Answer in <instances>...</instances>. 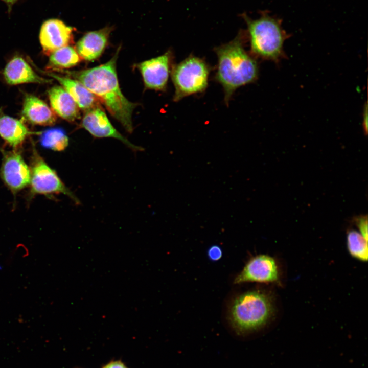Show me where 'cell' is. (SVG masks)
Listing matches in <instances>:
<instances>
[{
    "instance_id": "cell-7",
    "label": "cell",
    "mask_w": 368,
    "mask_h": 368,
    "mask_svg": "<svg viewBox=\"0 0 368 368\" xmlns=\"http://www.w3.org/2000/svg\"><path fill=\"white\" fill-rule=\"evenodd\" d=\"M2 152L1 177L7 188L13 193H16L30 185V168L16 150Z\"/></svg>"
},
{
    "instance_id": "cell-2",
    "label": "cell",
    "mask_w": 368,
    "mask_h": 368,
    "mask_svg": "<svg viewBox=\"0 0 368 368\" xmlns=\"http://www.w3.org/2000/svg\"><path fill=\"white\" fill-rule=\"evenodd\" d=\"M246 37L241 31L233 40L214 49L217 56L215 79L223 87L227 106L237 89L258 78L257 58L244 48Z\"/></svg>"
},
{
    "instance_id": "cell-11",
    "label": "cell",
    "mask_w": 368,
    "mask_h": 368,
    "mask_svg": "<svg viewBox=\"0 0 368 368\" xmlns=\"http://www.w3.org/2000/svg\"><path fill=\"white\" fill-rule=\"evenodd\" d=\"M73 28L58 19H50L42 25L39 40L44 53L68 45L73 41Z\"/></svg>"
},
{
    "instance_id": "cell-3",
    "label": "cell",
    "mask_w": 368,
    "mask_h": 368,
    "mask_svg": "<svg viewBox=\"0 0 368 368\" xmlns=\"http://www.w3.org/2000/svg\"><path fill=\"white\" fill-rule=\"evenodd\" d=\"M243 17L247 26L250 53L254 57L275 62L285 57L284 44L288 35L281 20L266 12L256 19L245 15Z\"/></svg>"
},
{
    "instance_id": "cell-6",
    "label": "cell",
    "mask_w": 368,
    "mask_h": 368,
    "mask_svg": "<svg viewBox=\"0 0 368 368\" xmlns=\"http://www.w3.org/2000/svg\"><path fill=\"white\" fill-rule=\"evenodd\" d=\"M31 169V190L32 194L49 195L63 194L76 204L77 197L67 188L56 172L51 168L36 150H34Z\"/></svg>"
},
{
    "instance_id": "cell-5",
    "label": "cell",
    "mask_w": 368,
    "mask_h": 368,
    "mask_svg": "<svg viewBox=\"0 0 368 368\" xmlns=\"http://www.w3.org/2000/svg\"><path fill=\"white\" fill-rule=\"evenodd\" d=\"M210 73L208 63L192 54L173 64L170 74L175 88L173 101L177 102L187 96L204 92L208 86Z\"/></svg>"
},
{
    "instance_id": "cell-13",
    "label": "cell",
    "mask_w": 368,
    "mask_h": 368,
    "mask_svg": "<svg viewBox=\"0 0 368 368\" xmlns=\"http://www.w3.org/2000/svg\"><path fill=\"white\" fill-rule=\"evenodd\" d=\"M47 75L56 80L70 94L80 109L85 111L101 107L97 97L76 79L47 72Z\"/></svg>"
},
{
    "instance_id": "cell-4",
    "label": "cell",
    "mask_w": 368,
    "mask_h": 368,
    "mask_svg": "<svg viewBox=\"0 0 368 368\" xmlns=\"http://www.w3.org/2000/svg\"><path fill=\"white\" fill-rule=\"evenodd\" d=\"M273 313L269 296L259 290L244 292L235 298L229 310V321L238 333L254 331L265 326Z\"/></svg>"
},
{
    "instance_id": "cell-22",
    "label": "cell",
    "mask_w": 368,
    "mask_h": 368,
    "mask_svg": "<svg viewBox=\"0 0 368 368\" xmlns=\"http://www.w3.org/2000/svg\"><path fill=\"white\" fill-rule=\"evenodd\" d=\"M209 258L213 261H216L221 259L222 256V251L221 247L217 245L211 246L208 250Z\"/></svg>"
},
{
    "instance_id": "cell-24",
    "label": "cell",
    "mask_w": 368,
    "mask_h": 368,
    "mask_svg": "<svg viewBox=\"0 0 368 368\" xmlns=\"http://www.w3.org/2000/svg\"><path fill=\"white\" fill-rule=\"evenodd\" d=\"M363 127L364 128V131L366 134L367 130V108L366 105L365 106V108L364 109L363 118Z\"/></svg>"
},
{
    "instance_id": "cell-1",
    "label": "cell",
    "mask_w": 368,
    "mask_h": 368,
    "mask_svg": "<svg viewBox=\"0 0 368 368\" xmlns=\"http://www.w3.org/2000/svg\"><path fill=\"white\" fill-rule=\"evenodd\" d=\"M120 50L118 48L111 59L104 64L67 73L94 94L111 116L127 132L131 133L133 130L132 113L138 104L129 101L120 88L116 70Z\"/></svg>"
},
{
    "instance_id": "cell-25",
    "label": "cell",
    "mask_w": 368,
    "mask_h": 368,
    "mask_svg": "<svg viewBox=\"0 0 368 368\" xmlns=\"http://www.w3.org/2000/svg\"><path fill=\"white\" fill-rule=\"evenodd\" d=\"M3 1H4L5 2H6V3H7L9 4H12L14 3V2H15L17 0H3Z\"/></svg>"
},
{
    "instance_id": "cell-10",
    "label": "cell",
    "mask_w": 368,
    "mask_h": 368,
    "mask_svg": "<svg viewBox=\"0 0 368 368\" xmlns=\"http://www.w3.org/2000/svg\"><path fill=\"white\" fill-rule=\"evenodd\" d=\"M81 125L95 137L115 138L132 150H143L141 147L131 143L113 126L101 107L85 111Z\"/></svg>"
},
{
    "instance_id": "cell-17",
    "label": "cell",
    "mask_w": 368,
    "mask_h": 368,
    "mask_svg": "<svg viewBox=\"0 0 368 368\" xmlns=\"http://www.w3.org/2000/svg\"><path fill=\"white\" fill-rule=\"evenodd\" d=\"M31 133L21 120L7 115L0 116V136L13 148L20 146Z\"/></svg>"
},
{
    "instance_id": "cell-15",
    "label": "cell",
    "mask_w": 368,
    "mask_h": 368,
    "mask_svg": "<svg viewBox=\"0 0 368 368\" xmlns=\"http://www.w3.org/2000/svg\"><path fill=\"white\" fill-rule=\"evenodd\" d=\"M22 115L29 123L42 126L55 124L56 117L49 106L39 98L30 94L25 96Z\"/></svg>"
},
{
    "instance_id": "cell-21",
    "label": "cell",
    "mask_w": 368,
    "mask_h": 368,
    "mask_svg": "<svg viewBox=\"0 0 368 368\" xmlns=\"http://www.w3.org/2000/svg\"><path fill=\"white\" fill-rule=\"evenodd\" d=\"M359 229L361 234L367 240V217L366 215L356 217L354 220Z\"/></svg>"
},
{
    "instance_id": "cell-9",
    "label": "cell",
    "mask_w": 368,
    "mask_h": 368,
    "mask_svg": "<svg viewBox=\"0 0 368 368\" xmlns=\"http://www.w3.org/2000/svg\"><path fill=\"white\" fill-rule=\"evenodd\" d=\"M279 280L275 260L266 255H259L251 258L235 278L234 284L246 282H277Z\"/></svg>"
},
{
    "instance_id": "cell-14",
    "label": "cell",
    "mask_w": 368,
    "mask_h": 368,
    "mask_svg": "<svg viewBox=\"0 0 368 368\" xmlns=\"http://www.w3.org/2000/svg\"><path fill=\"white\" fill-rule=\"evenodd\" d=\"M3 75L5 81L9 85L22 83H45L49 80L37 75L22 57L15 56L6 65Z\"/></svg>"
},
{
    "instance_id": "cell-12",
    "label": "cell",
    "mask_w": 368,
    "mask_h": 368,
    "mask_svg": "<svg viewBox=\"0 0 368 368\" xmlns=\"http://www.w3.org/2000/svg\"><path fill=\"white\" fill-rule=\"evenodd\" d=\"M111 31L110 27H106L87 32L83 36L75 48L81 59L93 61L98 58L107 45Z\"/></svg>"
},
{
    "instance_id": "cell-20",
    "label": "cell",
    "mask_w": 368,
    "mask_h": 368,
    "mask_svg": "<svg viewBox=\"0 0 368 368\" xmlns=\"http://www.w3.org/2000/svg\"><path fill=\"white\" fill-rule=\"evenodd\" d=\"M347 246L350 254L361 261L367 260V240L360 233L350 230L347 234Z\"/></svg>"
},
{
    "instance_id": "cell-23",
    "label": "cell",
    "mask_w": 368,
    "mask_h": 368,
    "mask_svg": "<svg viewBox=\"0 0 368 368\" xmlns=\"http://www.w3.org/2000/svg\"><path fill=\"white\" fill-rule=\"evenodd\" d=\"M101 368H128L121 360H113L103 365Z\"/></svg>"
},
{
    "instance_id": "cell-8",
    "label": "cell",
    "mask_w": 368,
    "mask_h": 368,
    "mask_svg": "<svg viewBox=\"0 0 368 368\" xmlns=\"http://www.w3.org/2000/svg\"><path fill=\"white\" fill-rule=\"evenodd\" d=\"M173 57L172 52L168 50L162 55L138 64L147 88L162 91L166 89L173 64Z\"/></svg>"
},
{
    "instance_id": "cell-19",
    "label": "cell",
    "mask_w": 368,
    "mask_h": 368,
    "mask_svg": "<svg viewBox=\"0 0 368 368\" xmlns=\"http://www.w3.org/2000/svg\"><path fill=\"white\" fill-rule=\"evenodd\" d=\"M40 143L42 146L56 151L65 149L68 145V137L61 128L48 129L41 133Z\"/></svg>"
},
{
    "instance_id": "cell-18",
    "label": "cell",
    "mask_w": 368,
    "mask_h": 368,
    "mask_svg": "<svg viewBox=\"0 0 368 368\" xmlns=\"http://www.w3.org/2000/svg\"><path fill=\"white\" fill-rule=\"evenodd\" d=\"M81 60L76 49L70 45L57 49L49 55L47 69L59 71L78 64Z\"/></svg>"
},
{
    "instance_id": "cell-16",
    "label": "cell",
    "mask_w": 368,
    "mask_h": 368,
    "mask_svg": "<svg viewBox=\"0 0 368 368\" xmlns=\"http://www.w3.org/2000/svg\"><path fill=\"white\" fill-rule=\"evenodd\" d=\"M48 96L52 110L55 114L68 122L80 118L79 106L63 87L57 85L51 87Z\"/></svg>"
}]
</instances>
